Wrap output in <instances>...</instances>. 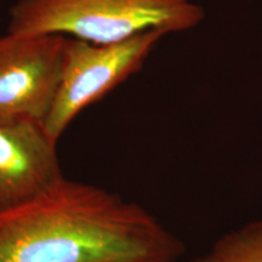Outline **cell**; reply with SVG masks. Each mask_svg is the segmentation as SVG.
<instances>
[{
    "label": "cell",
    "mask_w": 262,
    "mask_h": 262,
    "mask_svg": "<svg viewBox=\"0 0 262 262\" xmlns=\"http://www.w3.org/2000/svg\"><path fill=\"white\" fill-rule=\"evenodd\" d=\"M66 37H0V124H44L61 79Z\"/></svg>",
    "instance_id": "4"
},
{
    "label": "cell",
    "mask_w": 262,
    "mask_h": 262,
    "mask_svg": "<svg viewBox=\"0 0 262 262\" xmlns=\"http://www.w3.org/2000/svg\"><path fill=\"white\" fill-rule=\"evenodd\" d=\"M166 33L152 29L108 45L66 37L61 79L42 127L58 142L81 111L100 101L142 68L156 44Z\"/></svg>",
    "instance_id": "3"
},
{
    "label": "cell",
    "mask_w": 262,
    "mask_h": 262,
    "mask_svg": "<svg viewBox=\"0 0 262 262\" xmlns=\"http://www.w3.org/2000/svg\"><path fill=\"white\" fill-rule=\"evenodd\" d=\"M189 262H262V217L226 232Z\"/></svg>",
    "instance_id": "6"
},
{
    "label": "cell",
    "mask_w": 262,
    "mask_h": 262,
    "mask_svg": "<svg viewBox=\"0 0 262 262\" xmlns=\"http://www.w3.org/2000/svg\"><path fill=\"white\" fill-rule=\"evenodd\" d=\"M185 251L142 205L64 175L0 212V262H178Z\"/></svg>",
    "instance_id": "1"
},
{
    "label": "cell",
    "mask_w": 262,
    "mask_h": 262,
    "mask_svg": "<svg viewBox=\"0 0 262 262\" xmlns=\"http://www.w3.org/2000/svg\"><path fill=\"white\" fill-rule=\"evenodd\" d=\"M62 176L57 143L42 124H0V212L34 198Z\"/></svg>",
    "instance_id": "5"
},
{
    "label": "cell",
    "mask_w": 262,
    "mask_h": 262,
    "mask_svg": "<svg viewBox=\"0 0 262 262\" xmlns=\"http://www.w3.org/2000/svg\"><path fill=\"white\" fill-rule=\"evenodd\" d=\"M204 16V9L188 0H17L9 10L8 33L108 45L152 29L187 31Z\"/></svg>",
    "instance_id": "2"
}]
</instances>
